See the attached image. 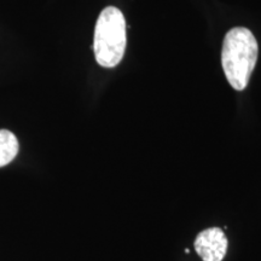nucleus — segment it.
<instances>
[{
	"mask_svg": "<svg viewBox=\"0 0 261 261\" xmlns=\"http://www.w3.org/2000/svg\"><path fill=\"white\" fill-rule=\"evenodd\" d=\"M257 41L244 27L227 32L221 51V64L228 84L236 91H243L249 83L257 61Z\"/></svg>",
	"mask_w": 261,
	"mask_h": 261,
	"instance_id": "obj_1",
	"label": "nucleus"
},
{
	"mask_svg": "<svg viewBox=\"0 0 261 261\" xmlns=\"http://www.w3.org/2000/svg\"><path fill=\"white\" fill-rule=\"evenodd\" d=\"M125 16L115 6H108L100 12L94 29L93 51L97 63L114 68L122 61L126 50Z\"/></svg>",
	"mask_w": 261,
	"mask_h": 261,
	"instance_id": "obj_2",
	"label": "nucleus"
},
{
	"mask_svg": "<svg viewBox=\"0 0 261 261\" xmlns=\"http://www.w3.org/2000/svg\"><path fill=\"white\" fill-rule=\"evenodd\" d=\"M195 249L203 261H223L226 255L227 238L221 228H207L196 237Z\"/></svg>",
	"mask_w": 261,
	"mask_h": 261,
	"instance_id": "obj_3",
	"label": "nucleus"
},
{
	"mask_svg": "<svg viewBox=\"0 0 261 261\" xmlns=\"http://www.w3.org/2000/svg\"><path fill=\"white\" fill-rule=\"evenodd\" d=\"M18 140L12 132L0 129V167L9 165L17 155Z\"/></svg>",
	"mask_w": 261,
	"mask_h": 261,
	"instance_id": "obj_4",
	"label": "nucleus"
}]
</instances>
